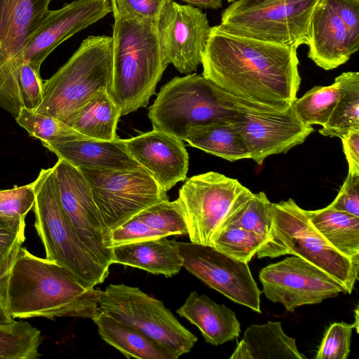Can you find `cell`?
<instances>
[{
    "label": "cell",
    "mask_w": 359,
    "mask_h": 359,
    "mask_svg": "<svg viewBox=\"0 0 359 359\" xmlns=\"http://www.w3.org/2000/svg\"><path fill=\"white\" fill-rule=\"evenodd\" d=\"M354 313H355V323L353 325V328L355 329L356 332L358 333V325H359V323H358V315H359L358 305H357V306L355 307Z\"/></svg>",
    "instance_id": "7dc6e473"
},
{
    "label": "cell",
    "mask_w": 359,
    "mask_h": 359,
    "mask_svg": "<svg viewBox=\"0 0 359 359\" xmlns=\"http://www.w3.org/2000/svg\"><path fill=\"white\" fill-rule=\"evenodd\" d=\"M231 122L243 139L250 158L259 165L269 156L302 144L314 130L302 123L291 107L274 114L237 111Z\"/></svg>",
    "instance_id": "2e32d148"
},
{
    "label": "cell",
    "mask_w": 359,
    "mask_h": 359,
    "mask_svg": "<svg viewBox=\"0 0 359 359\" xmlns=\"http://www.w3.org/2000/svg\"><path fill=\"white\" fill-rule=\"evenodd\" d=\"M236 112L222 100L217 85L194 73L163 85L148 116L153 129L184 140L191 128L231 121Z\"/></svg>",
    "instance_id": "8992f818"
},
{
    "label": "cell",
    "mask_w": 359,
    "mask_h": 359,
    "mask_svg": "<svg viewBox=\"0 0 359 359\" xmlns=\"http://www.w3.org/2000/svg\"><path fill=\"white\" fill-rule=\"evenodd\" d=\"M15 120L30 136L40 140L41 143L90 139L55 117L27 108L21 109Z\"/></svg>",
    "instance_id": "836d02e7"
},
{
    "label": "cell",
    "mask_w": 359,
    "mask_h": 359,
    "mask_svg": "<svg viewBox=\"0 0 359 359\" xmlns=\"http://www.w3.org/2000/svg\"><path fill=\"white\" fill-rule=\"evenodd\" d=\"M112 264L135 267L151 273L172 277L182 267L178 242L156 238L113 247Z\"/></svg>",
    "instance_id": "603a6c76"
},
{
    "label": "cell",
    "mask_w": 359,
    "mask_h": 359,
    "mask_svg": "<svg viewBox=\"0 0 359 359\" xmlns=\"http://www.w3.org/2000/svg\"><path fill=\"white\" fill-rule=\"evenodd\" d=\"M259 278L265 297L291 312L298 306L320 304L339 293H347L324 271L294 255L264 267Z\"/></svg>",
    "instance_id": "4fadbf2b"
},
{
    "label": "cell",
    "mask_w": 359,
    "mask_h": 359,
    "mask_svg": "<svg viewBox=\"0 0 359 359\" xmlns=\"http://www.w3.org/2000/svg\"><path fill=\"white\" fill-rule=\"evenodd\" d=\"M156 28L165 62L182 74L195 72L201 64L211 29L206 14L172 0L161 13Z\"/></svg>",
    "instance_id": "9a60e30c"
},
{
    "label": "cell",
    "mask_w": 359,
    "mask_h": 359,
    "mask_svg": "<svg viewBox=\"0 0 359 359\" xmlns=\"http://www.w3.org/2000/svg\"><path fill=\"white\" fill-rule=\"evenodd\" d=\"M182 267L235 303L261 313V290L248 263L212 245L178 242Z\"/></svg>",
    "instance_id": "5bb4252c"
},
{
    "label": "cell",
    "mask_w": 359,
    "mask_h": 359,
    "mask_svg": "<svg viewBox=\"0 0 359 359\" xmlns=\"http://www.w3.org/2000/svg\"><path fill=\"white\" fill-rule=\"evenodd\" d=\"M236 0H227L228 2H233V1H235Z\"/></svg>",
    "instance_id": "c3c4849f"
},
{
    "label": "cell",
    "mask_w": 359,
    "mask_h": 359,
    "mask_svg": "<svg viewBox=\"0 0 359 359\" xmlns=\"http://www.w3.org/2000/svg\"><path fill=\"white\" fill-rule=\"evenodd\" d=\"M124 142L129 154L165 191L186 180L189 155L180 139L153 129Z\"/></svg>",
    "instance_id": "ac0fdd59"
},
{
    "label": "cell",
    "mask_w": 359,
    "mask_h": 359,
    "mask_svg": "<svg viewBox=\"0 0 359 359\" xmlns=\"http://www.w3.org/2000/svg\"><path fill=\"white\" fill-rule=\"evenodd\" d=\"M111 13L112 79L108 93L124 116L147 107L168 65L156 24Z\"/></svg>",
    "instance_id": "3957f363"
},
{
    "label": "cell",
    "mask_w": 359,
    "mask_h": 359,
    "mask_svg": "<svg viewBox=\"0 0 359 359\" xmlns=\"http://www.w3.org/2000/svg\"><path fill=\"white\" fill-rule=\"evenodd\" d=\"M348 165V172L359 174V130H353L341 138Z\"/></svg>",
    "instance_id": "ee69618b"
},
{
    "label": "cell",
    "mask_w": 359,
    "mask_h": 359,
    "mask_svg": "<svg viewBox=\"0 0 359 359\" xmlns=\"http://www.w3.org/2000/svg\"><path fill=\"white\" fill-rule=\"evenodd\" d=\"M184 141L229 161L250 158L248 147L231 121H220L191 128Z\"/></svg>",
    "instance_id": "83f0119b"
},
{
    "label": "cell",
    "mask_w": 359,
    "mask_h": 359,
    "mask_svg": "<svg viewBox=\"0 0 359 359\" xmlns=\"http://www.w3.org/2000/svg\"><path fill=\"white\" fill-rule=\"evenodd\" d=\"M230 359H306L287 335L280 321L251 325L245 331Z\"/></svg>",
    "instance_id": "cb8c5ba5"
},
{
    "label": "cell",
    "mask_w": 359,
    "mask_h": 359,
    "mask_svg": "<svg viewBox=\"0 0 359 359\" xmlns=\"http://www.w3.org/2000/svg\"><path fill=\"white\" fill-rule=\"evenodd\" d=\"M212 246L238 260L248 263L259 257L264 244L253 233L234 224L222 225L215 235Z\"/></svg>",
    "instance_id": "e575fe53"
},
{
    "label": "cell",
    "mask_w": 359,
    "mask_h": 359,
    "mask_svg": "<svg viewBox=\"0 0 359 359\" xmlns=\"http://www.w3.org/2000/svg\"><path fill=\"white\" fill-rule=\"evenodd\" d=\"M353 324L332 323L326 331L316 359H346L350 353Z\"/></svg>",
    "instance_id": "f35d334b"
},
{
    "label": "cell",
    "mask_w": 359,
    "mask_h": 359,
    "mask_svg": "<svg viewBox=\"0 0 359 359\" xmlns=\"http://www.w3.org/2000/svg\"><path fill=\"white\" fill-rule=\"evenodd\" d=\"M271 216L276 243V257L290 254L309 262L332 276L351 294L358 278L359 259L336 250L311 223L307 210L296 202L271 204Z\"/></svg>",
    "instance_id": "ba28073f"
},
{
    "label": "cell",
    "mask_w": 359,
    "mask_h": 359,
    "mask_svg": "<svg viewBox=\"0 0 359 359\" xmlns=\"http://www.w3.org/2000/svg\"><path fill=\"white\" fill-rule=\"evenodd\" d=\"M341 76L334 79L330 86H317L297 98L291 108L297 118L304 124L325 125L328 121L341 93Z\"/></svg>",
    "instance_id": "1f68e13d"
},
{
    "label": "cell",
    "mask_w": 359,
    "mask_h": 359,
    "mask_svg": "<svg viewBox=\"0 0 359 359\" xmlns=\"http://www.w3.org/2000/svg\"><path fill=\"white\" fill-rule=\"evenodd\" d=\"M99 309L140 331L175 359L189 353L197 337L184 327L163 302L137 287L109 284L102 291Z\"/></svg>",
    "instance_id": "9c48e42d"
},
{
    "label": "cell",
    "mask_w": 359,
    "mask_h": 359,
    "mask_svg": "<svg viewBox=\"0 0 359 359\" xmlns=\"http://www.w3.org/2000/svg\"><path fill=\"white\" fill-rule=\"evenodd\" d=\"M112 38L89 36L50 79L43 82L41 104L34 111L69 125L79 109L99 89H110Z\"/></svg>",
    "instance_id": "277c9868"
},
{
    "label": "cell",
    "mask_w": 359,
    "mask_h": 359,
    "mask_svg": "<svg viewBox=\"0 0 359 359\" xmlns=\"http://www.w3.org/2000/svg\"><path fill=\"white\" fill-rule=\"evenodd\" d=\"M308 216L321 235L341 254L359 259V217L330 206L307 210Z\"/></svg>",
    "instance_id": "4316f807"
},
{
    "label": "cell",
    "mask_w": 359,
    "mask_h": 359,
    "mask_svg": "<svg viewBox=\"0 0 359 359\" xmlns=\"http://www.w3.org/2000/svg\"><path fill=\"white\" fill-rule=\"evenodd\" d=\"M172 0H110L112 10L135 18L157 24Z\"/></svg>",
    "instance_id": "60d3db41"
},
{
    "label": "cell",
    "mask_w": 359,
    "mask_h": 359,
    "mask_svg": "<svg viewBox=\"0 0 359 359\" xmlns=\"http://www.w3.org/2000/svg\"><path fill=\"white\" fill-rule=\"evenodd\" d=\"M93 320L101 338L128 358L175 359L168 351L147 335L103 311H100Z\"/></svg>",
    "instance_id": "d4e9b609"
},
{
    "label": "cell",
    "mask_w": 359,
    "mask_h": 359,
    "mask_svg": "<svg viewBox=\"0 0 359 359\" xmlns=\"http://www.w3.org/2000/svg\"><path fill=\"white\" fill-rule=\"evenodd\" d=\"M331 208L359 217V174L348 172Z\"/></svg>",
    "instance_id": "b9f144b4"
},
{
    "label": "cell",
    "mask_w": 359,
    "mask_h": 359,
    "mask_svg": "<svg viewBox=\"0 0 359 359\" xmlns=\"http://www.w3.org/2000/svg\"><path fill=\"white\" fill-rule=\"evenodd\" d=\"M56 186L62 208L90 255L109 269L112 251L110 231L94 201L93 193L79 168L58 159L53 165Z\"/></svg>",
    "instance_id": "7c38bea8"
},
{
    "label": "cell",
    "mask_w": 359,
    "mask_h": 359,
    "mask_svg": "<svg viewBox=\"0 0 359 359\" xmlns=\"http://www.w3.org/2000/svg\"><path fill=\"white\" fill-rule=\"evenodd\" d=\"M42 144L54 153L58 159L79 168L118 170L143 168L128 152L124 140L118 137L111 141L85 139L42 142Z\"/></svg>",
    "instance_id": "44dd1931"
},
{
    "label": "cell",
    "mask_w": 359,
    "mask_h": 359,
    "mask_svg": "<svg viewBox=\"0 0 359 359\" xmlns=\"http://www.w3.org/2000/svg\"><path fill=\"white\" fill-rule=\"evenodd\" d=\"M8 273L0 277V325L13 323L16 320L13 318L8 306Z\"/></svg>",
    "instance_id": "f6af8a7d"
},
{
    "label": "cell",
    "mask_w": 359,
    "mask_h": 359,
    "mask_svg": "<svg viewBox=\"0 0 359 359\" xmlns=\"http://www.w3.org/2000/svg\"><path fill=\"white\" fill-rule=\"evenodd\" d=\"M52 0H0V66L21 53Z\"/></svg>",
    "instance_id": "ffe728a7"
},
{
    "label": "cell",
    "mask_w": 359,
    "mask_h": 359,
    "mask_svg": "<svg viewBox=\"0 0 359 359\" xmlns=\"http://www.w3.org/2000/svg\"><path fill=\"white\" fill-rule=\"evenodd\" d=\"M41 342V331L27 321L0 325V359H36Z\"/></svg>",
    "instance_id": "d6a6232c"
},
{
    "label": "cell",
    "mask_w": 359,
    "mask_h": 359,
    "mask_svg": "<svg viewBox=\"0 0 359 359\" xmlns=\"http://www.w3.org/2000/svg\"><path fill=\"white\" fill-rule=\"evenodd\" d=\"M102 291L84 287L66 268L21 247L8 272V306L13 318L74 317L93 320Z\"/></svg>",
    "instance_id": "7a4b0ae2"
},
{
    "label": "cell",
    "mask_w": 359,
    "mask_h": 359,
    "mask_svg": "<svg viewBox=\"0 0 359 359\" xmlns=\"http://www.w3.org/2000/svg\"><path fill=\"white\" fill-rule=\"evenodd\" d=\"M25 220L0 219V277L8 273L25 240Z\"/></svg>",
    "instance_id": "74e56055"
},
{
    "label": "cell",
    "mask_w": 359,
    "mask_h": 359,
    "mask_svg": "<svg viewBox=\"0 0 359 359\" xmlns=\"http://www.w3.org/2000/svg\"><path fill=\"white\" fill-rule=\"evenodd\" d=\"M308 56L325 70L346 62L358 50L330 0H318L309 24Z\"/></svg>",
    "instance_id": "d6986e66"
},
{
    "label": "cell",
    "mask_w": 359,
    "mask_h": 359,
    "mask_svg": "<svg viewBox=\"0 0 359 359\" xmlns=\"http://www.w3.org/2000/svg\"><path fill=\"white\" fill-rule=\"evenodd\" d=\"M79 169L89 183L94 201L109 231L146 208L168 200L166 191L143 168Z\"/></svg>",
    "instance_id": "8fae6325"
},
{
    "label": "cell",
    "mask_w": 359,
    "mask_h": 359,
    "mask_svg": "<svg viewBox=\"0 0 359 359\" xmlns=\"http://www.w3.org/2000/svg\"><path fill=\"white\" fill-rule=\"evenodd\" d=\"M318 0H236L222 13L219 27L248 38L297 48L308 44Z\"/></svg>",
    "instance_id": "52a82bcc"
},
{
    "label": "cell",
    "mask_w": 359,
    "mask_h": 359,
    "mask_svg": "<svg viewBox=\"0 0 359 359\" xmlns=\"http://www.w3.org/2000/svg\"><path fill=\"white\" fill-rule=\"evenodd\" d=\"M35 194V229L46 258L69 271L86 287L102 283L107 269L88 252L67 218L58 197L53 168L41 169L32 182Z\"/></svg>",
    "instance_id": "5b68a950"
},
{
    "label": "cell",
    "mask_w": 359,
    "mask_h": 359,
    "mask_svg": "<svg viewBox=\"0 0 359 359\" xmlns=\"http://www.w3.org/2000/svg\"><path fill=\"white\" fill-rule=\"evenodd\" d=\"M346 25L351 39L359 45V0H330Z\"/></svg>",
    "instance_id": "7bdbcfd3"
},
{
    "label": "cell",
    "mask_w": 359,
    "mask_h": 359,
    "mask_svg": "<svg viewBox=\"0 0 359 359\" xmlns=\"http://www.w3.org/2000/svg\"><path fill=\"white\" fill-rule=\"evenodd\" d=\"M35 194L32 183L8 189H0V219L25 220L34 208Z\"/></svg>",
    "instance_id": "8d00e7d4"
},
{
    "label": "cell",
    "mask_w": 359,
    "mask_h": 359,
    "mask_svg": "<svg viewBox=\"0 0 359 359\" xmlns=\"http://www.w3.org/2000/svg\"><path fill=\"white\" fill-rule=\"evenodd\" d=\"M202 76L250 104L284 112L297 99L301 77L297 49L211 27Z\"/></svg>",
    "instance_id": "6da1fadb"
},
{
    "label": "cell",
    "mask_w": 359,
    "mask_h": 359,
    "mask_svg": "<svg viewBox=\"0 0 359 359\" xmlns=\"http://www.w3.org/2000/svg\"><path fill=\"white\" fill-rule=\"evenodd\" d=\"M253 193L236 179L210 171L189 178L179 190L190 241L212 245L225 219Z\"/></svg>",
    "instance_id": "30bf717a"
},
{
    "label": "cell",
    "mask_w": 359,
    "mask_h": 359,
    "mask_svg": "<svg viewBox=\"0 0 359 359\" xmlns=\"http://www.w3.org/2000/svg\"><path fill=\"white\" fill-rule=\"evenodd\" d=\"M176 312L196 325L210 344L220 345L240 334V322L231 309L196 291L189 294Z\"/></svg>",
    "instance_id": "7402d4cb"
},
{
    "label": "cell",
    "mask_w": 359,
    "mask_h": 359,
    "mask_svg": "<svg viewBox=\"0 0 359 359\" xmlns=\"http://www.w3.org/2000/svg\"><path fill=\"white\" fill-rule=\"evenodd\" d=\"M43 94L40 70L24 62L0 89V107L15 118L22 108L35 111L42 101Z\"/></svg>",
    "instance_id": "f546056e"
},
{
    "label": "cell",
    "mask_w": 359,
    "mask_h": 359,
    "mask_svg": "<svg viewBox=\"0 0 359 359\" xmlns=\"http://www.w3.org/2000/svg\"><path fill=\"white\" fill-rule=\"evenodd\" d=\"M187 5L198 8L217 9L222 7V0H181Z\"/></svg>",
    "instance_id": "bcb514c9"
},
{
    "label": "cell",
    "mask_w": 359,
    "mask_h": 359,
    "mask_svg": "<svg viewBox=\"0 0 359 359\" xmlns=\"http://www.w3.org/2000/svg\"><path fill=\"white\" fill-rule=\"evenodd\" d=\"M111 12L110 0H74L49 11L22 52L23 62L40 70L43 62L59 45Z\"/></svg>",
    "instance_id": "e0dca14e"
},
{
    "label": "cell",
    "mask_w": 359,
    "mask_h": 359,
    "mask_svg": "<svg viewBox=\"0 0 359 359\" xmlns=\"http://www.w3.org/2000/svg\"><path fill=\"white\" fill-rule=\"evenodd\" d=\"M169 236L149 226L137 215L109 233L110 248L147 240L167 238Z\"/></svg>",
    "instance_id": "ab89813d"
},
{
    "label": "cell",
    "mask_w": 359,
    "mask_h": 359,
    "mask_svg": "<svg viewBox=\"0 0 359 359\" xmlns=\"http://www.w3.org/2000/svg\"><path fill=\"white\" fill-rule=\"evenodd\" d=\"M121 116V110L108 89L102 88L79 109L68 126L90 139L111 141L118 137L116 127Z\"/></svg>",
    "instance_id": "484cf974"
},
{
    "label": "cell",
    "mask_w": 359,
    "mask_h": 359,
    "mask_svg": "<svg viewBox=\"0 0 359 359\" xmlns=\"http://www.w3.org/2000/svg\"><path fill=\"white\" fill-rule=\"evenodd\" d=\"M340 76L341 93L328 121L319 133L324 136L341 139L350 132L359 130V73L347 72Z\"/></svg>",
    "instance_id": "4dcf8cb0"
},
{
    "label": "cell",
    "mask_w": 359,
    "mask_h": 359,
    "mask_svg": "<svg viewBox=\"0 0 359 359\" xmlns=\"http://www.w3.org/2000/svg\"><path fill=\"white\" fill-rule=\"evenodd\" d=\"M271 204L265 193L252 194L238 205L222 224H234L255 233L264 244L259 259L276 257L275 236L271 216Z\"/></svg>",
    "instance_id": "f1b7e54d"
},
{
    "label": "cell",
    "mask_w": 359,
    "mask_h": 359,
    "mask_svg": "<svg viewBox=\"0 0 359 359\" xmlns=\"http://www.w3.org/2000/svg\"><path fill=\"white\" fill-rule=\"evenodd\" d=\"M136 215L149 226L169 236L188 233L185 217L178 199L157 203Z\"/></svg>",
    "instance_id": "d590c367"
}]
</instances>
